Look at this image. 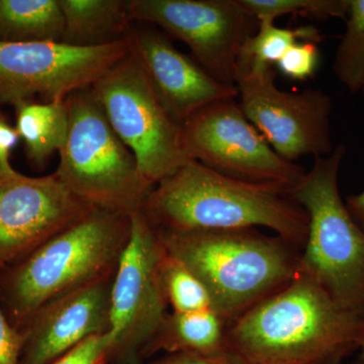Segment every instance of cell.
<instances>
[{
    "instance_id": "cell-25",
    "label": "cell",
    "mask_w": 364,
    "mask_h": 364,
    "mask_svg": "<svg viewBox=\"0 0 364 364\" xmlns=\"http://www.w3.org/2000/svg\"><path fill=\"white\" fill-rule=\"evenodd\" d=\"M114 335L111 331L83 340L51 364H109Z\"/></svg>"
},
{
    "instance_id": "cell-13",
    "label": "cell",
    "mask_w": 364,
    "mask_h": 364,
    "mask_svg": "<svg viewBox=\"0 0 364 364\" xmlns=\"http://www.w3.org/2000/svg\"><path fill=\"white\" fill-rule=\"evenodd\" d=\"M92 208L55 173L32 177L0 168V267L25 257Z\"/></svg>"
},
{
    "instance_id": "cell-16",
    "label": "cell",
    "mask_w": 364,
    "mask_h": 364,
    "mask_svg": "<svg viewBox=\"0 0 364 364\" xmlns=\"http://www.w3.org/2000/svg\"><path fill=\"white\" fill-rule=\"evenodd\" d=\"M64 18L62 43L91 48L126 39L133 23L130 0H59Z\"/></svg>"
},
{
    "instance_id": "cell-6",
    "label": "cell",
    "mask_w": 364,
    "mask_h": 364,
    "mask_svg": "<svg viewBox=\"0 0 364 364\" xmlns=\"http://www.w3.org/2000/svg\"><path fill=\"white\" fill-rule=\"evenodd\" d=\"M69 130L55 174L92 207L132 215L141 212L154 186L112 130L90 88L66 97Z\"/></svg>"
},
{
    "instance_id": "cell-7",
    "label": "cell",
    "mask_w": 364,
    "mask_h": 364,
    "mask_svg": "<svg viewBox=\"0 0 364 364\" xmlns=\"http://www.w3.org/2000/svg\"><path fill=\"white\" fill-rule=\"evenodd\" d=\"M90 90L153 186L191 160L182 147L181 124L165 109L133 50Z\"/></svg>"
},
{
    "instance_id": "cell-21",
    "label": "cell",
    "mask_w": 364,
    "mask_h": 364,
    "mask_svg": "<svg viewBox=\"0 0 364 364\" xmlns=\"http://www.w3.org/2000/svg\"><path fill=\"white\" fill-rule=\"evenodd\" d=\"M345 23L332 69L340 82L356 93L364 87V0H349Z\"/></svg>"
},
{
    "instance_id": "cell-17",
    "label": "cell",
    "mask_w": 364,
    "mask_h": 364,
    "mask_svg": "<svg viewBox=\"0 0 364 364\" xmlns=\"http://www.w3.org/2000/svg\"><path fill=\"white\" fill-rule=\"evenodd\" d=\"M228 324L215 311L167 313L146 352L193 353L220 358L231 353L227 342Z\"/></svg>"
},
{
    "instance_id": "cell-32",
    "label": "cell",
    "mask_w": 364,
    "mask_h": 364,
    "mask_svg": "<svg viewBox=\"0 0 364 364\" xmlns=\"http://www.w3.org/2000/svg\"><path fill=\"white\" fill-rule=\"evenodd\" d=\"M353 364H363V363H361L360 360H358V361H356V363H354Z\"/></svg>"
},
{
    "instance_id": "cell-28",
    "label": "cell",
    "mask_w": 364,
    "mask_h": 364,
    "mask_svg": "<svg viewBox=\"0 0 364 364\" xmlns=\"http://www.w3.org/2000/svg\"><path fill=\"white\" fill-rule=\"evenodd\" d=\"M20 141V135L16 127L9 123V119L0 112V168H13L11 164V152Z\"/></svg>"
},
{
    "instance_id": "cell-20",
    "label": "cell",
    "mask_w": 364,
    "mask_h": 364,
    "mask_svg": "<svg viewBox=\"0 0 364 364\" xmlns=\"http://www.w3.org/2000/svg\"><path fill=\"white\" fill-rule=\"evenodd\" d=\"M258 21L257 32L244 45L237 66H245L256 70L275 67L287 50L296 43L320 44L325 39V36L314 26L289 28L275 26L274 21L269 18Z\"/></svg>"
},
{
    "instance_id": "cell-24",
    "label": "cell",
    "mask_w": 364,
    "mask_h": 364,
    "mask_svg": "<svg viewBox=\"0 0 364 364\" xmlns=\"http://www.w3.org/2000/svg\"><path fill=\"white\" fill-rule=\"evenodd\" d=\"M318 45L313 42L296 43L280 58L275 68L291 80L304 81L312 78L320 62Z\"/></svg>"
},
{
    "instance_id": "cell-12",
    "label": "cell",
    "mask_w": 364,
    "mask_h": 364,
    "mask_svg": "<svg viewBox=\"0 0 364 364\" xmlns=\"http://www.w3.org/2000/svg\"><path fill=\"white\" fill-rule=\"evenodd\" d=\"M130 11L134 21L186 43L196 61L226 85H235L242 49L259 25L239 0H130Z\"/></svg>"
},
{
    "instance_id": "cell-10",
    "label": "cell",
    "mask_w": 364,
    "mask_h": 364,
    "mask_svg": "<svg viewBox=\"0 0 364 364\" xmlns=\"http://www.w3.org/2000/svg\"><path fill=\"white\" fill-rule=\"evenodd\" d=\"M132 51L124 39L100 47L62 42L0 43V107L40 97L65 100L87 90Z\"/></svg>"
},
{
    "instance_id": "cell-11",
    "label": "cell",
    "mask_w": 364,
    "mask_h": 364,
    "mask_svg": "<svg viewBox=\"0 0 364 364\" xmlns=\"http://www.w3.org/2000/svg\"><path fill=\"white\" fill-rule=\"evenodd\" d=\"M274 67L251 69L237 66L235 86L250 123L286 160L305 155L328 156L334 150L331 139V97L320 90L293 92L275 85Z\"/></svg>"
},
{
    "instance_id": "cell-5",
    "label": "cell",
    "mask_w": 364,
    "mask_h": 364,
    "mask_svg": "<svg viewBox=\"0 0 364 364\" xmlns=\"http://www.w3.org/2000/svg\"><path fill=\"white\" fill-rule=\"evenodd\" d=\"M346 147L315 158L291 191L308 215L299 270L310 275L342 308L364 318V231L340 195V167Z\"/></svg>"
},
{
    "instance_id": "cell-18",
    "label": "cell",
    "mask_w": 364,
    "mask_h": 364,
    "mask_svg": "<svg viewBox=\"0 0 364 364\" xmlns=\"http://www.w3.org/2000/svg\"><path fill=\"white\" fill-rule=\"evenodd\" d=\"M16 129L25 144L33 168H45L55 152H60L69 130L66 100L50 102H25L14 105Z\"/></svg>"
},
{
    "instance_id": "cell-29",
    "label": "cell",
    "mask_w": 364,
    "mask_h": 364,
    "mask_svg": "<svg viewBox=\"0 0 364 364\" xmlns=\"http://www.w3.org/2000/svg\"><path fill=\"white\" fill-rule=\"evenodd\" d=\"M347 210L356 224L364 231V191L345 200Z\"/></svg>"
},
{
    "instance_id": "cell-19",
    "label": "cell",
    "mask_w": 364,
    "mask_h": 364,
    "mask_svg": "<svg viewBox=\"0 0 364 364\" xmlns=\"http://www.w3.org/2000/svg\"><path fill=\"white\" fill-rule=\"evenodd\" d=\"M59 0H0V43L62 42Z\"/></svg>"
},
{
    "instance_id": "cell-1",
    "label": "cell",
    "mask_w": 364,
    "mask_h": 364,
    "mask_svg": "<svg viewBox=\"0 0 364 364\" xmlns=\"http://www.w3.org/2000/svg\"><path fill=\"white\" fill-rule=\"evenodd\" d=\"M363 321L299 270L228 325V347L246 364H325L358 348Z\"/></svg>"
},
{
    "instance_id": "cell-33",
    "label": "cell",
    "mask_w": 364,
    "mask_h": 364,
    "mask_svg": "<svg viewBox=\"0 0 364 364\" xmlns=\"http://www.w3.org/2000/svg\"><path fill=\"white\" fill-rule=\"evenodd\" d=\"M361 92L363 93V97H364V87L363 88V90H361Z\"/></svg>"
},
{
    "instance_id": "cell-15",
    "label": "cell",
    "mask_w": 364,
    "mask_h": 364,
    "mask_svg": "<svg viewBox=\"0 0 364 364\" xmlns=\"http://www.w3.org/2000/svg\"><path fill=\"white\" fill-rule=\"evenodd\" d=\"M112 277L46 304L21 330L20 364H51L76 345L111 331Z\"/></svg>"
},
{
    "instance_id": "cell-23",
    "label": "cell",
    "mask_w": 364,
    "mask_h": 364,
    "mask_svg": "<svg viewBox=\"0 0 364 364\" xmlns=\"http://www.w3.org/2000/svg\"><path fill=\"white\" fill-rule=\"evenodd\" d=\"M241 6L258 21H275L286 14H298L316 20L338 18L346 20L349 0H239Z\"/></svg>"
},
{
    "instance_id": "cell-3",
    "label": "cell",
    "mask_w": 364,
    "mask_h": 364,
    "mask_svg": "<svg viewBox=\"0 0 364 364\" xmlns=\"http://www.w3.org/2000/svg\"><path fill=\"white\" fill-rule=\"evenodd\" d=\"M131 215L92 208L25 257L0 267V306L21 330L42 306L111 277L131 236Z\"/></svg>"
},
{
    "instance_id": "cell-4",
    "label": "cell",
    "mask_w": 364,
    "mask_h": 364,
    "mask_svg": "<svg viewBox=\"0 0 364 364\" xmlns=\"http://www.w3.org/2000/svg\"><path fill=\"white\" fill-rule=\"evenodd\" d=\"M156 232L165 250L207 287L228 325L286 287L301 267V248L258 229Z\"/></svg>"
},
{
    "instance_id": "cell-26",
    "label": "cell",
    "mask_w": 364,
    "mask_h": 364,
    "mask_svg": "<svg viewBox=\"0 0 364 364\" xmlns=\"http://www.w3.org/2000/svg\"><path fill=\"white\" fill-rule=\"evenodd\" d=\"M23 341V332L9 322L0 306V364H20Z\"/></svg>"
},
{
    "instance_id": "cell-9",
    "label": "cell",
    "mask_w": 364,
    "mask_h": 364,
    "mask_svg": "<svg viewBox=\"0 0 364 364\" xmlns=\"http://www.w3.org/2000/svg\"><path fill=\"white\" fill-rule=\"evenodd\" d=\"M131 223L130 240L112 277L109 364H141L168 313L160 273L164 246L142 210Z\"/></svg>"
},
{
    "instance_id": "cell-27",
    "label": "cell",
    "mask_w": 364,
    "mask_h": 364,
    "mask_svg": "<svg viewBox=\"0 0 364 364\" xmlns=\"http://www.w3.org/2000/svg\"><path fill=\"white\" fill-rule=\"evenodd\" d=\"M150 364H246L233 353L220 358H205L193 353L166 354Z\"/></svg>"
},
{
    "instance_id": "cell-31",
    "label": "cell",
    "mask_w": 364,
    "mask_h": 364,
    "mask_svg": "<svg viewBox=\"0 0 364 364\" xmlns=\"http://www.w3.org/2000/svg\"><path fill=\"white\" fill-rule=\"evenodd\" d=\"M343 358H337L332 359V360H330L329 363L325 364H342V363H343Z\"/></svg>"
},
{
    "instance_id": "cell-30",
    "label": "cell",
    "mask_w": 364,
    "mask_h": 364,
    "mask_svg": "<svg viewBox=\"0 0 364 364\" xmlns=\"http://www.w3.org/2000/svg\"><path fill=\"white\" fill-rule=\"evenodd\" d=\"M358 350H359V358L361 363L364 364V321L363 325V329H361L360 336L358 340Z\"/></svg>"
},
{
    "instance_id": "cell-8",
    "label": "cell",
    "mask_w": 364,
    "mask_h": 364,
    "mask_svg": "<svg viewBox=\"0 0 364 364\" xmlns=\"http://www.w3.org/2000/svg\"><path fill=\"white\" fill-rule=\"evenodd\" d=\"M181 142L188 159L238 181L291 193L306 173L273 150L237 97L218 100L189 117L181 124Z\"/></svg>"
},
{
    "instance_id": "cell-2",
    "label": "cell",
    "mask_w": 364,
    "mask_h": 364,
    "mask_svg": "<svg viewBox=\"0 0 364 364\" xmlns=\"http://www.w3.org/2000/svg\"><path fill=\"white\" fill-rule=\"evenodd\" d=\"M142 212L158 231L262 227L301 250L308 235V215L289 191L231 178L193 159L153 188Z\"/></svg>"
},
{
    "instance_id": "cell-14",
    "label": "cell",
    "mask_w": 364,
    "mask_h": 364,
    "mask_svg": "<svg viewBox=\"0 0 364 364\" xmlns=\"http://www.w3.org/2000/svg\"><path fill=\"white\" fill-rule=\"evenodd\" d=\"M126 39L142 61L165 109L181 126L213 102L238 97L236 86L213 77L193 56L176 49L156 26L133 21Z\"/></svg>"
},
{
    "instance_id": "cell-22",
    "label": "cell",
    "mask_w": 364,
    "mask_h": 364,
    "mask_svg": "<svg viewBox=\"0 0 364 364\" xmlns=\"http://www.w3.org/2000/svg\"><path fill=\"white\" fill-rule=\"evenodd\" d=\"M161 282L171 312L188 313L213 310L207 287L181 260L165 250L161 262Z\"/></svg>"
}]
</instances>
